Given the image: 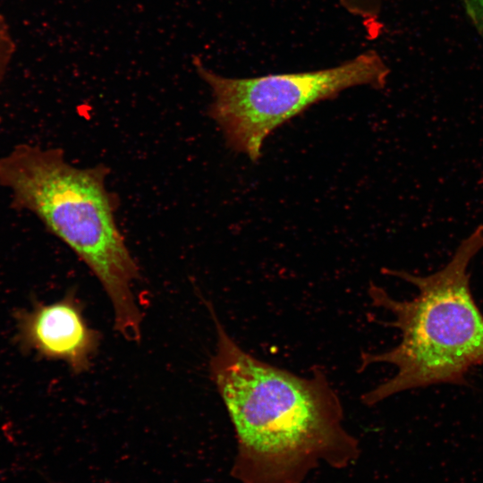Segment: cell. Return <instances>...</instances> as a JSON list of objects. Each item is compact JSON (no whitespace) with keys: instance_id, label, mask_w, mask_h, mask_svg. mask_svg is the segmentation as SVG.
<instances>
[{"instance_id":"obj_4","label":"cell","mask_w":483,"mask_h":483,"mask_svg":"<svg viewBox=\"0 0 483 483\" xmlns=\"http://www.w3.org/2000/svg\"><path fill=\"white\" fill-rule=\"evenodd\" d=\"M193 64L211 89L209 114L227 145L252 161L260 157L264 140L273 131L310 106L356 86L382 89L389 73L375 50L330 68L251 78L217 74L199 57Z\"/></svg>"},{"instance_id":"obj_6","label":"cell","mask_w":483,"mask_h":483,"mask_svg":"<svg viewBox=\"0 0 483 483\" xmlns=\"http://www.w3.org/2000/svg\"><path fill=\"white\" fill-rule=\"evenodd\" d=\"M351 14L360 18L367 30L377 29L381 0H338Z\"/></svg>"},{"instance_id":"obj_2","label":"cell","mask_w":483,"mask_h":483,"mask_svg":"<svg viewBox=\"0 0 483 483\" xmlns=\"http://www.w3.org/2000/svg\"><path fill=\"white\" fill-rule=\"evenodd\" d=\"M104 165L80 168L59 148L20 143L0 157V186L12 204L36 216L94 274L114 310V327L140 338L141 313L133 287L139 267L117 225V200Z\"/></svg>"},{"instance_id":"obj_7","label":"cell","mask_w":483,"mask_h":483,"mask_svg":"<svg viewBox=\"0 0 483 483\" xmlns=\"http://www.w3.org/2000/svg\"><path fill=\"white\" fill-rule=\"evenodd\" d=\"M15 53V41L4 16L0 13V84Z\"/></svg>"},{"instance_id":"obj_5","label":"cell","mask_w":483,"mask_h":483,"mask_svg":"<svg viewBox=\"0 0 483 483\" xmlns=\"http://www.w3.org/2000/svg\"><path fill=\"white\" fill-rule=\"evenodd\" d=\"M21 343L40 356L65 362L74 373L87 371L101 336L87 322L74 292L50 303H38L18 318Z\"/></svg>"},{"instance_id":"obj_3","label":"cell","mask_w":483,"mask_h":483,"mask_svg":"<svg viewBox=\"0 0 483 483\" xmlns=\"http://www.w3.org/2000/svg\"><path fill=\"white\" fill-rule=\"evenodd\" d=\"M482 249L479 225L435 273L418 275L383 268L382 273L416 287L418 294L411 300L394 299L370 284L372 304L392 314L386 325L400 331L401 341L382 352L361 353V369L377 363L396 368L392 377L362 394L364 404L373 406L395 394L434 385H469L467 373L483 365V313L472 295L468 268Z\"/></svg>"},{"instance_id":"obj_1","label":"cell","mask_w":483,"mask_h":483,"mask_svg":"<svg viewBox=\"0 0 483 483\" xmlns=\"http://www.w3.org/2000/svg\"><path fill=\"white\" fill-rule=\"evenodd\" d=\"M216 332L210 372L233 424L240 483H302L319 465L355 463L358 439L343 425L342 402L320 367L308 377L243 350L209 308Z\"/></svg>"},{"instance_id":"obj_8","label":"cell","mask_w":483,"mask_h":483,"mask_svg":"<svg viewBox=\"0 0 483 483\" xmlns=\"http://www.w3.org/2000/svg\"><path fill=\"white\" fill-rule=\"evenodd\" d=\"M474 2L477 4V5L479 7L483 13V0H474Z\"/></svg>"}]
</instances>
